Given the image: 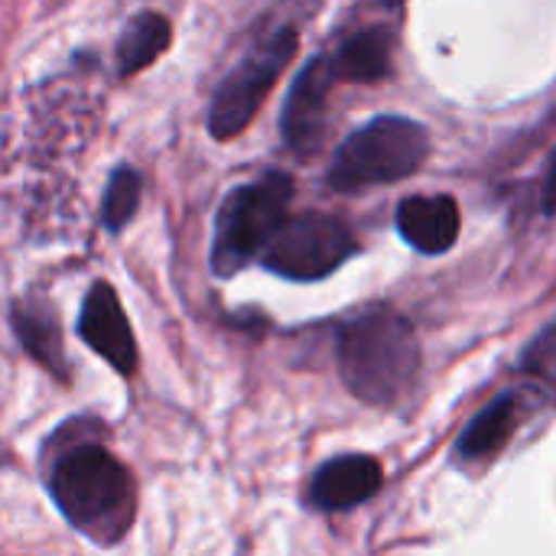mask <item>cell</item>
<instances>
[{"mask_svg":"<svg viewBox=\"0 0 556 556\" xmlns=\"http://www.w3.org/2000/svg\"><path fill=\"white\" fill-rule=\"evenodd\" d=\"M10 326H13L16 342L29 352V358H36L55 378L68 375L65 345H62V326H59V316H55L52 303H46L42 296L16 300L13 313H10Z\"/></svg>","mask_w":556,"mask_h":556,"instance_id":"12","label":"cell"},{"mask_svg":"<svg viewBox=\"0 0 556 556\" xmlns=\"http://www.w3.org/2000/svg\"><path fill=\"white\" fill-rule=\"evenodd\" d=\"M381 3H384V7H401L404 0H381Z\"/></svg>","mask_w":556,"mask_h":556,"instance_id":"18","label":"cell"},{"mask_svg":"<svg viewBox=\"0 0 556 556\" xmlns=\"http://www.w3.org/2000/svg\"><path fill=\"white\" fill-rule=\"evenodd\" d=\"M459 228L463 218L453 195H410L397 205V231L420 254H446Z\"/></svg>","mask_w":556,"mask_h":556,"instance_id":"11","label":"cell"},{"mask_svg":"<svg viewBox=\"0 0 556 556\" xmlns=\"http://www.w3.org/2000/svg\"><path fill=\"white\" fill-rule=\"evenodd\" d=\"M339 81L342 78L336 72L332 52L313 55L303 65V72L293 78V88H290V94L283 101V114H280V130L293 153L309 156L323 143L326 121H329V98Z\"/></svg>","mask_w":556,"mask_h":556,"instance_id":"7","label":"cell"},{"mask_svg":"<svg viewBox=\"0 0 556 556\" xmlns=\"http://www.w3.org/2000/svg\"><path fill=\"white\" fill-rule=\"evenodd\" d=\"M78 339L124 378H130L140 365L134 329L127 323L117 290L108 280L88 287L78 313Z\"/></svg>","mask_w":556,"mask_h":556,"instance_id":"8","label":"cell"},{"mask_svg":"<svg viewBox=\"0 0 556 556\" xmlns=\"http://www.w3.org/2000/svg\"><path fill=\"white\" fill-rule=\"evenodd\" d=\"M300 36L293 26H277L222 78L208 104V134L215 140H235L261 111L270 88L296 55Z\"/></svg>","mask_w":556,"mask_h":556,"instance_id":"5","label":"cell"},{"mask_svg":"<svg viewBox=\"0 0 556 556\" xmlns=\"http://www.w3.org/2000/svg\"><path fill=\"white\" fill-rule=\"evenodd\" d=\"M290 199H293V179L287 173H267L225 195L215 215V238H212L215 277H235L251 261H261L264 248L287 222Z\"/></svg>","mask_w":556,"mask_h":556,"instance_id":"4","label":"cell"},{"mask_svg":"<svg viewBox=\"0 0 556 556\" xmlns=\"http://www.w3.org/2000/svg\"><path fill=\"white\" fill-rule=\"evenodd\" d=\"M541 205H544V212H547V215H554L556 212V153H554V160H551V169H547V176H544Z\"/></svg>","mask_w":556,"mask_h":556,"instance_id":"17","label":"cell"},{"mask_svg":"<svg viewBox=\"0 0 556 556\" xmlns=\"http://www.w3.org/2000/svg\"><path fill=\"white\" fill-rule=\"evenodd\" d=\"M430 153L427 130L397 114H384L349 134L329 163V186L339 192H362L368 186H388L420 169Z\"/></svg>","mask_w":556,"mask_h":556,"instance_id":"3","label":"cell"},{"mask_svg":"<svg viewBox=\"0 0 556 556\" xmlns=\"http://www.w3.org/2000/svg\"><path fill=\"white\" fill-rule=\"evenodd\" d=\"M140 192H143V179L134 166H117L108 179L104 199H101V225L104 231L117 235L121 228H127L140 208Z\"/></svg>","mask_w":556,"mask_h":556,"instance_id":"15","label":"cell"},{"mask_svg":"<svg viewBox=\"0 0 556 556\" xmlns=\"http://www.w3.org/2000/svg\"><path fill=\"white\" fill-rule=\"evenodd\" d=\"M521 371L531 378V388L544 397L554 401L556 397V323L547 326L525 352L521 358Z\"/></svg>","mask_w":556,"mask_h":556,"instance_id":"16","label":"cell"},{"mask_svg":"<svg viewBox=\"0 0 556 556\" xmlns=\"http://www.w3.org/2000/svg\"><path fill=\"white\" fill-rule=\"evenodd\" d=\"M384 485V466L375 456L329 459L309 482V505L316 511H345L368 502Z\"/></svg>","mask_w":556,"mask_h":556,"instance_id":"10","label":"cell"},{"mask_svg":"<svg viewBox=\"0 0 556 556\" xmlns=\"http://www.w3.org/2000/svg\"><path fill=\"white\" fill-rule=\"evenodd\" d=\"M534 401H544L531 384L511 388L505 394H498L479 417H472V424L463 430V437L456 440V459L466 466H485L492 463L525 427Z\"/></svg>","mask_w":556,"mask_h":556,"instance_id":"9","label":"cell"},{"mask_svg":"<svg viewBox=\"0 0 556 556\" xmlns=\"http://www.w3.org/2000/svg\"><path fill=\"white\" fill-rule=\"evenodd\" d=\"M336 72L352 85H378L394 72V36L384 26H368L352 33L332 52Z\"/></svg>","mask_w":556,"mask_h":556,"instance_id":"13","label":"cell"},{"mask_svg":"<svg viewBox=\"0 0 556 556\" xmlns=\"http://www.w3.org/2000/svg\"><path fill=\"white\" fill-rule=\"evenodd\" d=\"M358 251L355 235L332 215L306 212L287 218L261 254V264L287 280H323Z\"/></svg>","mask_w":556,"mask_h":556,"instance_id":"6","label":"cell"},{"mask_svg":"<svg viewBox=\"0 0 556 556\" xmlns=\"http://www.w3.org/2000/svg\"><path fill=\"white\" fill-rule=\"evenodd\" d=\"M336 362L345 388L371 407H397L420 381V342L414 326L371 306L336 329Z\"/></svg>","mask_w":556,"mask_h":556,"instance_id":"2","label":"cell"},{"mask_svg":"<svg viewBox=\"0 0 556 556\" xmlns=\"http://www.w3.org/2000/svg\"><path fill=\"white\" fill-rule=\"evenodd\" d=\"M72 443L52 453L46 489L59 515L91 544L114 547L127 538L137 518V485L130 469L91 433L94 420L65 424Z\"/></svg>","mask_w":556,"mask_h":556,"instance_id":"1","label":"cell"},{"mask_svg":"<svg viewBox=\"0 0 556 556\" xmlns=\"http://www.w3.org/2000/svg\"><path fill=\"white\" fill-rule=\"evenodd\" d=\"M173 42V26L163 13L156 10H140L127 20V26L117 36L114 46V62H117V75L130 78L143 68H150Z\"/></svg>","mask_w":556,"mask_h":556,"instance_id":"14","label":"cell"}]
</instances>
